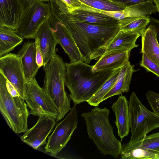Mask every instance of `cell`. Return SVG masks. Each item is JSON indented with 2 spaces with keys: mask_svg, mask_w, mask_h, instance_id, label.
Instances as JSON below:
<instances>
[{
  "mask_svg": "<svg viewBox=\"0 0 159 159\" xmlns=\"http://www.w3.org/2000/svg\"><path fill=\"white\" fill-rule=\"evenodd\" d=\"M49 4L52 14L63 25L75 42L81 61L87 64L104 53L105 48L119 30L118 25H97L76 20L60 0H51Z\"/></svg>",
  "mask_w": 159,
  "mask_h": 159,
  "instance_id": "obj_1",
  "label": "cell"
},
{
  "mask_svg": "<svg viewBox=\"0 0 159 159\" xmlns=\"http://www.w3.org/2000/svg\"><path fill=\"white\" fill-rule=\"evenodd\" d=\"M65 83L74 105L87 102L113 75L116 70L93 72V66L81 61L66 63Z\"/></svg>",
  "mask_w": 159,
  "mask_h": 159,
  "instance_id": "obj_2",
  "label": "cell"
},
{
  "mask_svg": "<svg viewBox=\"0 0 159 159\" xmlns=\"http://www.w3.org/2000/svg\"><path fill=\"white\" fill-rule=\"evenodd\" d=\"M110 113L106 107L96 106L89 111L83 113L81 116L85 120L89 137L97 149L104 156L110 155L116 158L120 154L122 144L114 135L109 121Z\"/></svg>",
  "mask_w": 159,
  "mask_h": 159,
  "instance_id": "obj_3",
  "label": "cell"
},
{
  "mask_svg": "<svg viewBox=\"0 0 159 159\" xmlns=\"http://www.w3.org/2000/svg\"><path fill=\"white\" fill-rule=\"evenodd\" d=\"M43 67L45 78L43 89L57 110L58 115L56 121L58 122L71 109V99L65 88L66 63L56 53Z\"/></svg>",
  "mask_w": 159,
  "mask_h": 159,
  "instance_id": "obj_4",
  "label": "cell"
},
{
  "mask_svg": "<svg viewBox=\"0 0 159 159\" xmlns=\"http://www.w3.org/2000/svg\"><path fill=\"white\" fill-rule=\"evenodd\" d=\"M20 15L16 32L24 39H34L41 26L48 20L52 13L49 3L40 0H17Z\"/></svg>",
  "mask_w": 159,
  "mask_h": 159,
  "instance_id": "obj_5",
  "label": "cell"
},
{
  "mask_svg": "<svg viewBox=\"0 0 159 159\" xmlns=\"http://www.w3.org/2000/svg\"><path fill=\"white\" fill-rule=\"evenodd\" d=\"M7 80L0 73V111L9 127L16 134L25 133L28 129L29 111L24 100L9 92Z\"/></svg>",
  "mask_w": 159,
  "mask_h": 159,
  "instance_id": "obj_6",
  "label": "cell"
},
{
  "mask_svg": "<svg viewBox=\"0 0 159 159\" xmlns=\"http://www.w3.org/2000/svg\"><path fill=\"white\" fill-rule=\"evenodd\" d=\"M129 112L131 136L128 143L143 140L148 133L159 128V115L147 109L134 92L129 101Z\"/></svg>",
  "mask_w": 159,
  "mask_h": 159,
  "instance_id": "obj_7",
  "label": "cell"
},
{
  "mask_svg": "<svg viewBox=\"0 0 159 159\" xmlns=\"http://www.w3.org/2000/svg\"><path fill=\"white\" fill-rule=\"evenodd\" d=\"M76 105H74L65 118L56 125L52 133L48 137L44 148L45 152L56 157L71 138L78 123Z\"/></svg>",
  "mask_w": 159,
  "mask_h": 159,
  "instance_id": "obj_8",
  "label": "cell"
},
{
  "mask_svg": "<svg viewBox=\"0 0 159 159\" xmlns=\"http://www.w3.org/2000/svg\"><path fill=\"white\" fill-rule=\"evenodd\" d=\"M25 101L30 109V114L57 118L58 113L55 105L35 78L27 84Z\"/></svg>",
  "mask_w": 159,
  "mask_h": 159,
  "instance_id": "obj_9",
  "label": "cell"
},
{
  "mask_svg": "<svg viewBox=\"0 0 159 159\" xmlns=\"http://www.w3.org/2000/svg\"><path fill=\"white\" fill-rule=\"evenodd\" d=\"M0 73L14 86L25 100L27 83L18 54L10 53L0 57Z\"/></svg>",
  "mask_w": 159,
  "mask_h": 159,
  "instance_id": "obj_10",
  "label": "cell"
},
{
  "mask_svg": "<svg viewBox=\"0 0 159 159\" xmlns=\"http://www.w3.org/2000/svg\"><path fill=\"white\" fill-rule=\"evenodd\" d=\"M56 122V119L53 118L39 116L36 124L27 129L21 137V140L34 149H37L46 143V139L53 130Z\"/></svg>",
  "mask_w": 159,
  "mask_h": 159,
  "instance_id": "obj_11",
  "label": "cell"
},
{
  "mask_svg": "<svg viewBox=\"0 0 159 159\" xmlns=\"http://www.w3.org/2000/svg\"><path fill=\"white\" fill-rule=\"evenodd\" d=\"M49 21L58 43L67 54L70 62L81 61V57L78 48L63 25L52 14Z\"/></svg>",
  "mask_w": 159,
  "mask_h": 159,
  "instance_id": "obj_12",
  "label": "cell"
},
{
  "mask_svg": "<svg viewBox=\"0 0 159 159\" xmlns=\"http://www.w3.org/2000/svg\"><path fill=\"white\" fill-rule=\"evenodd\" d=\"M90 9L107 15L118 20L132 17H150L157 12V7L152 1H148L131 5L124 9L117 11H104L88 7Z\"/></svg>",
  "mask_w": 159,
  "mask_h": 159,
  "instance_id": "obj_13",
  "label": "cell"
},
{
  "mask_svg": "<svg viewBox=\"0 0 159 159\" xmlns=\"http://www.w3.org/2000/svg\"><path fill=\"white\" fill-rule=\"evenodd\" d=\"M35 38L39 40L43 58V65H44L49 61L56 53V47L58 43L49 20L40 27L35 39Z\"/></svg>",
  "mask_w": 159,
  "mask_h": 159,
  "instance_id": "obj_14",
  "label": "cell"
},
{
  "mask_svg": "<svg viewBox=\"0 0 159 159\" xmlns=\"http://www.w3.org/2000/svg\"><path fill=\"white\" fill-rule=\"evenodd\" d=\"M27 83L30 82L36 75L40 68L36 60L35 42H25L18 52Z\"/></svg>",
  "mask_w": 159,
  "mask_h": 159,
  "instance_id": "obj_15",
  "label": "cell"
},
{
  "mask_svg": "<svg viewBox=\"0 0 159 159\" xmlns=\"http://www.w3.org/2000/svg\"><path fill=\"white\" fill-rule=\"evenodd\" d=\"M130 52L118 49L105 52L93 66V71L116 70L122 67L129 61Z\"/></svg>",
  "mask_w": 159,
  "mask_h": 159,
  "instance_id": "obj_16",
  "label": "cell"
},
{
  "mask_svg": "<svg viewBox=\"0 0 159 159\" xmlns=\"http://www.w3.org/2000/svg\"><path fill=\"white\" fill-rule=\"evenodd\" d=\"M68 10L74 19L80 21L100 25H118V20L82 5L78 8Z\"/></svg>",
  "mask_w": 159,
  "mask_h": 159,
  "instance_id": "obj_17",
  "label": "cell"
},
{
  "mask_svg": "<svg viewBox=\"0 0 159 159\" xmlns=\"http://www.w3.org/2000/svg\"><path fill=\"white\" fill-rule=\"evenodd\" d=\"M111 108L115 113V123L118 136L122 139L129 135V101L125 96L121 95L114 102Z\"/></svg>",
  "mask_w": 159,
  "mask_h": 159,
  "instance_id": "obj_18",
  "label": "cell"
},
{
  "mask_svg": "<svg viewBox=\"0 0 159 159\" xmlns=\"http://www.w3.org/2000/svg\"><path fill=\"white\" fill-rule=\"evenodd\" d=\"M20 11L17 0H0V27L16 30L18 27Z\"/></svg>",
  "mask_w": 159,
  "mask_h": 159,
  "instance_id": "obj_19",
  "label": "cell"
},
{
  "mask_svg": "<svg viewBox=\"0 0 159 159\" xmlns=\"http://www.w3.org/2000/svg\"><path fill=\"white\" fill-rule=\"evenodd\" d=\"M142 47L140 53H144L159 66V45L154 26L150 24L141 34Z\"/></svg>",
  "mask_w": 159,
  "mask_h": 159,
  "instance_id": "obj_20",
  "label": "cell"
},
{
  "mask_svg": "<svg viewBox=\"0 0 159 159\" xmlns=\"http://www.w3.org/2000/svg\"><path fill=\"white\" fill-rule=\"evenodd\" d=\"M134 67L129 61L122 67L115 84L102 98L101 102L110 97L127 92L129 90L133 73L136 71Z\"/></svg>",
  "mask_w": 159,
  "mask_h": 159,
  "instance_id": "obj_21",
  "label": "cell"
},
{
  "mask_svg": "<svg viewBox=\"0 0 159 159\" xmlns=\"http://www.w3.org/2000/svg\"><path fill=\"white\" fill-rule=\"evenodd\" d=\"M141 35L138 33L119 30L105 48L104 53L118 49L131 51L139 46L136 42Z\"/></svg>",
  "mask_w": 159,
  "mask_h": 159,
  "instance_id": "obj_22",
  "label": "cell"
},
{
  "mask_svg": "<svg viewBox=\"0 0 159 159\" xmlns=\"http://www.w3.org/2000/svg\"><path fill=\"white\" fill-rule=\"evenodd\" d=\"M23 39L14 30L0 27V57L8 54L22 43Z\"/></svg>",
  "mask_w": 159,
  "mask_h": 159,
  "instance_id": "obj_23",
  "label": "cell"
},
{
  "mask_svg": "<svg viewBox=\"0 0 159 159\" xmlns=\"http://www.w3.org/2000/svg\"><path fill=\"white\" fill-rule=\"evenodd\" d=\"M120 155L123 159H156L157 154L143 148L138 142L122 144Z\"/></svg>",
  "mask_w": 159,
  "mask_h": 159,
  "instance_id": "obj_24",
  "label": "cell"
},
{
  "mask_svg": "<svg viewBox=\"0 0 159 159\" xmlns=\"http://www.w3.org/2000/svg\"><path fill=\"white\" fill-rule=\"evenodd\" d=\"M150 22V17H132L118 20L119 30L142 33Z\"/></svg>",
  "mask_w": 159,
  "mask_h": 159,
  "instance_id": "obj_25",
  "label": "cell"
},
{
  "mask_svg": "<svg viewBox=\"0 0 159 159\" xmlns=\"http://www.w3.org/2000/svg\"><path fill=\"white\" fill-rule=\"evenodd\" d=\"M121 68L116 69L113 75L87 101V102L89 105L94 107L98 106L101 102L102 98L111 90L115 84Z\"/></svg>",
  "mask_w": 159,
  "mask_h": 159,
  "instance_id": "obj_26",
  "label": "cell"
},
{
  "mask_svg": "<svg viewBox=\"0 0 159 159\" xmlns=\"http://www.w3.org/2000/svg\"><path fill=\"white\" fill-rule=\"evenodd\" d=\"M82 5L104 11L121 10L126 7L109 0H79Z\"/></svg>",
  "mask_w": 159,
  "mask_h": 159,
  "instance_id": "obj_27",
  "label": "cell"
},
{
  "mask_svg": "<svg viewBox=\"0 0 159 159\" xmlns=\"http://www.w3.org/2000/svg\"><path fill=\"white\" fill-rule=\"evenodd\" d=\"M138 142L143 148L156 153L157 155L159 154V132L147 135L143 140Z\"/></svg>",
  "mask_w": 159,
  "mask_h": 159,
  "instance_id": "obj_28",
  "label": "cell"
},
{
  "mask_svg": "<svg viewBox=\"0 0 159 159\" xmlns=\"http://www.w3.org/2000/svg\"><path fill=\"white\" fill-rule=\"evenodd\" d=\"M140 66L151 72L159 78V66L149 58L144 53H142Z\"/></svg>",
  "mask_w": 159,
  "mask_h": 159,
  "instance_id": "obj_29",
  "label": "cell"
},
{
  "mask_svg": "<svg viewBox=\"0 0 159 159\" xmlns=\"http://www.w3.org/2000/svg\"><path fill=\"white\" fill-rule=\"evenodd\" d=\"M146 96L153 112L159 115V93L150 90L146 92Z\"/></svg>",
  "mask_w": 159,
  "mask_h": 159,
  "instance_id": "obj_30",
  "label": "cell"
},
{
  "mask_svg": "<svg viewBox=\"0 0 159 159\" xmlns=\"http://www.w3.org/2000/svg\"><path fill=\"white\" fill-rule=\"evenodd\" d=\"M115 3L125 7L140 3L148 1L153 2L154 0H109Z\"/></svg>",
  "mask_w": 159,
  "mask_h": 159,
  "instance_id": "obj_31",
  "label": "cell"
},
{
  "mask_svg": "<svg viewBox=\"0 0 159 159\" xmlns=\"http://www.w3.org/2000/svg\"><path fill=\"white\" fill-rule=\"evenodd\" d=\"M35 43L36 50V60L37 64L40 67L43 66V58L40 49L38 39H35Z\"/></svg>",
  "mask_w": 159,
  "mask_h": 159,
  "instance_id": "obj_32",
  "label": "cell"
},
{
  "mask_svg": "<svg viewBox=\"0 0 159 159\" xmlns=\"http://www.w3.org/2000/svg\"><path fill=\"white\" fill-rule=\"evenodd\" d=\"M66 6L68 9H74L80 7L81 2L79 0H60Z\"/></svg>",
  "mask_w": 159,
  "mask_h": 159,
  "instance_id": "obj_33",
  "label": "cell"
},
{
  "mask_svg": "<svg viewBox=\"0 0 159 159\" xmlns=\"http://www.w3.org/2000/svg\"><path fill=\"white\" fill-rule=\"evenodd\" d=\"M150 24L153 25L155 28L156 33V37L159 45V20L150 17Z\"/></svg>",
  "mask_w": 159,
  "mask_h": 159,
  "instance_id": "obj_34",
  "label": "cell"
},
{
  "mask_svg": "<svg viewBox=\"0 0 159 159\" xmlns=\"http://www.w3.org/2000/svg\"><path fill=\"white\" fill-rule=\"evenodd\" d=\"M6 85L9 92L12 96L16 97L19 96L14 86L7 80L6 81Z\"/></svg>",
  "mask_w": 159,
  "mask_h": 159,
  "instance_id": "obj_35",
  "label": "cell"
},
{
  "mask_svg": "<svg viewBox=\"0 0 159 159\" xmlns=\"http://www.w3.org/2000/svg\"><path fill=\"white\" fill-rule=\"evenodd\" d=\"M153 3L157 7V12L159 13V0H154Z\"/></svg>",
  "mask_w": 159,
  "mask_h": 159,
  "instance_id": "obj_36",
  "label": "cell"
},
{
  "mask_svg": "<svg viewBox=\"0 0 159 159\" xmlns=\"http://www.w3.org/2000/svg\"><path fill=\"white\" fill-rule=\"evenodd\" d=\"M41 0V1H42L43 2H47V1H49L51 0Z\"/></svg>",
  "mask_w": 159,
  "mask_h": 159,
  "instance_id": "obj_37",
  "label": "cell"
},
{
  "mask_svg": "<svg viewBox=\"0 0 159 159\" xmlns=\"http://www.w3.org/2000/svg\"><path fill=\"white\" fill-rule=\"evenodd\" d=\"M156 159H159V154L157 155Z\"/></svg>",
  "mask_w": 159,
  "mask_h": 159,
  "instance_id": "obj_38",
  "label": "cell"
}]
</instances>
